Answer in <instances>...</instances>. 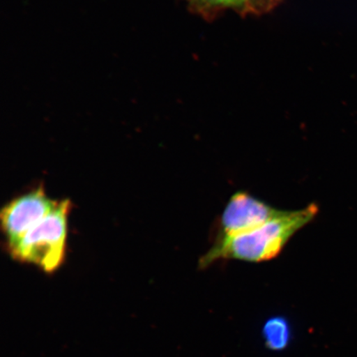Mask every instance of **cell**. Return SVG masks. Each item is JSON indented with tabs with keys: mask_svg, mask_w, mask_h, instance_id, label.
Returning a JSON list of instances; mask_svg holds the SVG:
<instances>
[{
	"mask_svg": "<svg viewBox=\"0 0 357 357\" xmlns=\"http://www.w3.org/2000/svg\"><path fill=\"white\" fill-rule=\"evenodd\" d=\"M265 2L267 7L269 8V10H271L272 8L278 6L280 2V0H263Z\"/></svg>",
	"mask_w": 357,
	"mask_h": 357,
	"instance_id": "52a82bcc",
	"label": "cell"
},
{
	"mask_svg": "<svg viewBox=\"0 0 357 357\" xmlns=\"http://www.w3.org/2000/svg\"><path fill=\"white\" fill-rule=\"evenodd\" d=\"M288 324L282 318H272L266 324L264 337L266 344L271 349H282L289 340Z\"/></svg>",
	"mask_w": 357,
	"mask_h": 357,
	"instance_id": "8992f818",
	"label": "cell"
},
{
	"mask_svg": "<svg viewBox=\"0 0 357 357\" xmlns=\"http://www.w3.org/2000/svg\"><path fill=\"white\" fill-rule=\"evenodd\" d=\"M69 199L59 201L49 215L26 234L10 252L15 260L37 266L46 273L59 269L66 258Z\"/></svg>",
	"mask_w": 357,
	"mask_h": 357,
	"instance_id": "7a4b0ae2",
	"label": "cell"
},
{
	"mask_svg": "<svg viewBox=\"0 0 357 357\" xmlns=\"http://www.w3.org/2000/svg\"><path fill=\"white\" fill-rule=\"evenodd\" d=\"M284 211L272 207L248 192H236L221 214L214 241L256 229Z\"/></svg>",
	"mask_w": 357,
	"mask_h": 357,
	"instance_id": "277c9868",
	"label": "cell"
},
{
	"mask_svg": "<svg viewBox=\"0 0 357 357\" xmlns=\"http://www.w3.org/2000/svg\"><path fill=\"white\" fill-rule=\"evenodd\" d=\"M192 12L204 17H212L231 10L243 15H259L269 11L263 0H188Z\"/></svg>",
	"mask_w": 357,
	"mask_h": 357,
	"instance_id": "5b68a950",
	"label": "cell"
},
{
	"mask_svg": "<svg viewBox=\"0 0 357 357\" xmlns=\"http://www.w3.org/2000/svg\"><path fill=\"white\" fill-rule=\"evenodd\" d=\"M59 201L49 198L43 185L8 203L0 213L1 229L10 253L38 222L50 214Z\"/></svg>",
	"mask_w": 357,
	"mask_h": 357,
	"instance_id": "3957f363",
	"label": "cell"
},
{
	"mask_svg": "<svg viewBox=\"0 0 357 357\" xmlns=\"http://www.w3.org/2000/svg\"><path fill=\"white\" fill-rule=\"evenodd\" d=\"M318 213L319 206L315 204L298 211H284L256 229L215 240L201 257L199 266L204 269L221 260L271 261L280 255L292 236L314 220Z\"/></svg>",
	"mask_w": 357,
	"mask_h": 357,
	"instance_id": "6da1fadb",
	"label": "cell"
}]
</instances>
